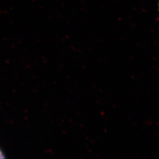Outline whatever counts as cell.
Instances as JSON below:
<instances>
[{
	"instance_id": "cell-1",
	"label": "cell",
	"mask_w": 159,
	"mask_h": 159,
	"mask_svg": "<svg viewBox=\"0 0 159 159\" xmlns=\"http://www.w3.org/2000/svg\"><path fill=\"white\" fill-rule=\"evenodd\" d=\"M4 158H6V156H4V154L0 148V159H4Z\"/></svg>"
}]
</instances>
